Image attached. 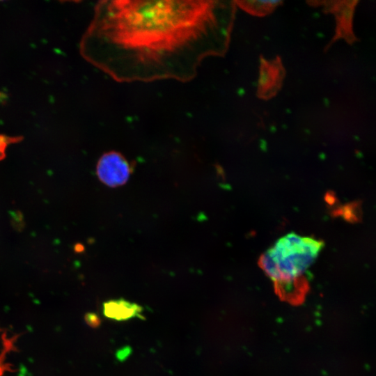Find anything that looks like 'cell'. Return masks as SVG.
<instances>
[{
	"mask_svg": "<svg viewBox=\"0 0 376 376\" xmlns=\"http://www.w3.org/2000/svg\"><path fill=\"white\" fill-rule=\"evenodd\" d=\"M235 6L226 1H100L82 36L81 54L118 82H187L205 58L225 54Z\"/></svg>",
	"mask_w": 376,
	"mask_h": 376,
	"instance_id": "obj_1",
	"label": "cell"
},
{
	"mask_svg": "<svg viewBox=\"0 0 376 376\" xmlns=\"http://www.w3.org/2000/svg\"><path fill=\"white\" fill-rule=\"evenodd\" d=\"M324 246L322 240L290 233L278 239L259 258L265 274L281 289H295Z\"/></svg>",
	"mask_w": 376,
	"mask_h": 376,
	"instance_id": "obj_2",
	"label": "cell"
},
{
	"mask_svg": "<svg viewBox=\"0 0 376 376\" xmlns=\"http://www.w3.org/2000/svg\"><path fill=\"white\" fill-rule=\"evenodd\" d=\"M131 173V166L119 152L104 153L97 165V175L102 182L111 187L125 184Z\"/></svg>",
	"mask_w": 376,
	"mask_h": 376,
	"instance_id": "obj_3",
	"label": "cell"
},
{
	"mask_svg": "<svg viewBox=\"0 0 376 376\" xmlns=\"http://www.w3.org/2000/svg\"><path fill=\"white\" fill-rule=\"evenodd\" d=\"M284 76V70L279 58L273 61L261 60L258 81V95L269 98L280 88Z\"/></svg>",
	"mask_w": 376,
	"mask_h": 376,
	"instance_id": "obj_4",
	"label": "cell"
},
{
	"mask_svg": "<svg viewBox=\"0 0 376 376\" xmlns=\"http://www.w3.org/2000/svg\"><path fill=\"white\" fill-rule=\"evenodd\" d=\"M328 10L332 11L336 17L337 38H343L347 42H353L354 36L352 32V17L354 3L357 1H331Z\"/></svg>",
	"mask_w": 376,
	"mask_h": 376,
	"instance_id": "obj_5",
	"label": "cell"
},
{
	"mask_svg": "<svg viewBox=\"0 0 376 376\" xmlns=\"http://www.w3.org/2000/svg\"><path fill=\"white\" fill-rule=\"evenodd\" d=\"M103 313L109 319L123 321L133 318L145 320L143 307L123 299L109 300L103 304Z\"/></svg>",
	"mask_w": 376,
	"mask_h": 376,
	"instance_id": "obj_6",
	"label": "cell"
},
{
	"mask_svg": "<svg viewBox=\"0 0 376 376\" xmlns=\"http://www.w3.org/2000/svg\"><path fill=\"white\" fill-rule=\"evenodd\" d=\"M234 2L246 12L258 16H263L270 13L281 3L280 1H243Z\"/></svg>",
	"mask_w": 376,
	"mask_h": 376,
	"instance_id": "obj_7",
	"label": "cell"
},
{
	"mask_svg": "<svg viewBox=\"0 0 376 376\" xmlns=\"http://www.w3.org/2000/svg\"><path fill=\"white\" fill-rule=\"evenodd\" d=\"M22 140L20 136H11L0 134V160L6 156V150L9 145L18 143Z\"/></svg>",
	"mask_w": 376,
	"mask_h": 376,
	"instance_id": "obj_8",
	"label": "cell"
},
{
	"mask_svg": "<svg viewBox=\"0 0 376 376\" xmlns=\"http://www.w3.org/2000/svg\"><path fill=\"white\" fill-rule=\"evenodd\" d=\"M2 331L1 328H0V332ZM13 351L10 349H4L1 353H0V376H4L6 372H10L14 373L15 372V370L13 369V367L11 364L6 363L5 359L6 354L9 352Z\"/></svg>",
	"mask_w": 376,
	"mask_h": 376,
	"instance_id": "obj_9",
	"label": "cell"
},
{
	"mask_svg": "<svg viewBox=\"0 0 376 376\" xmlns=\"http://www.w3.org/2000/svg\"><path fill=\"white\" fill-rule=\"evenodd\" d=\"M85 322L91 328L96 329L101 324L102 320L99 315L93 312H88L84 315Z\"/></svg>",
	"mask_w": 376,
	"mask_h": 376,
	"instance_id": "obj_10",
	"label": "cell"
},
{
	"mask_svg": "<svg viewBox=\"0 0 376 376\" xmlns=\"http://www.w3.org/2000/svg\"><path fill=\"white\" fill-rule=\"evenodd\" d=\"M130 348L125 347L123 350L118 351L116 356H118L123 354V355H121V357L118 359L119 360H122V359H125V357H127L130 354Z\"/></svg>",
	"mask_w": 376,
	"mask_h": 376,
	"instance_id": "obj_11",
	"label": "cell"
}]
</instances>
